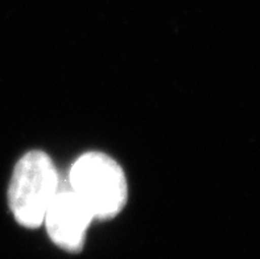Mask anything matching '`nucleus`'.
Listing matches in <instances>:
<instances>
[{
	"instance_id": "f257e3e1",
	"label": "nucleus",
	"mask_w": 260,
	"mask_h": 259,
	"mask_svg": "<svg viewBox=\"0 0 260 259\" xmlns=\"http://www.w3.org/2000/svg\"><path fill=\"white\" fill-rule=\"evenodd\" d=\"M68 183L96 220H111L127 203L128 188L124 172L103 152L79 156L70 169Z\"/></svg>"
},
{
	"instance_id": "f03ea898",
	"label": "nucleus",
	"mask_w": 260,
	"mask_h": 259,
	"mask_svg": "<svg viewBox=\"0 0 260 259\" xmlns=\"http://www.w3.org/2000/svg\"><path fill=\"white\" fill-rule=\"evenodd\" d=\"M59 183L56 167L45 152H26L17 161L8 189L15 220L28 229L41 226Z\"/></svg>"
},
{
	"instance_id": "7ed1b4c3",
	"label": "nucleus",
	"mask_w": 260,
	"mask_h": 259,
	"mask_svg": "<svg viewBox=\"0 0 260 259\" xmlns=\"http://www.w3.org/2000/svg\"><path fill=\"white\" fill-rule=\"evenodd\" d=\"M92 220L94 217L89 208L72 189L69 183H59L44 218L50 240L69 253H78L82 250Z\"/></svg>"
}]
</instances>
